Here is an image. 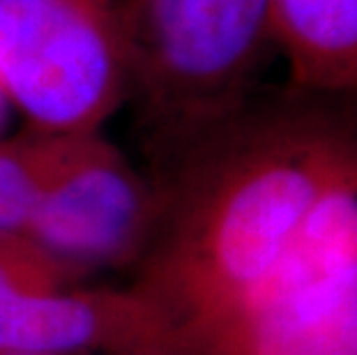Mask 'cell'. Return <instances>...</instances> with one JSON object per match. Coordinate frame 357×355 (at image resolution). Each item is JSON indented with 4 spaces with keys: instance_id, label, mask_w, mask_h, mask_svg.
Returning a JSON list of instances; mask_svg holds the SVG:
<instances>
[{
    "instance_id": "cell-6",
    "label": "cell",
    "mask_w": 357,
    "mask_h": 355,
    "mask_svg": "<svg viewBox=\"0 0 357 355\" xmlns=\"http://www.w3.org/2000/svg\"><path fill=\"white\" fill-rule=\"evenodd\" d=\"M272 33L291 86L357 90V0H272Z\"/></svg>"
},
{
    "instance_id": "cell-4",
    "label": "cell",
    "mask_w": 357,
    "mask_h": 355,
    "mask_svg": "<svg viewBox=\"0 0 357 355\" xmlns=\"http://www.w3.org/2000/svg\"><path fill=\"white\" fill-rule=\"evenodd\" d=\"M159 219L153 178L102 132L51 139L47 176L28 240L70 284L100 270L136 266Z\"/></svg>"
},
{
    "instance_id": "cell-8",
    "label": "cell",
    "mask_w": 357,
    "mask_h": 355,
    "mask_svg": "<svg viewBox=\"0 0 357 355\" xmlns=\"http://www.w3.org/2000/svg\"><path fill=\"white\" fill-rule=\"evenodd\" d=\"M3 107H5V93L0 88V123H3Z\"/></svg>"
},
{
    "instance_id": "cell-7",
    "label": "cell",
    "mask_w": 357,
    "mask_h": 355,
    "mask_svg": "<svg viewBox=\"0 0 357 355\" xmlns=\"http://www.w3.org/2000/svg\"><path fill=\"white\" fill-rule=\"evenodd\" d=\"M49 134L0 141V238H26L51 157Z\"/></svg>"
},
{
    "instance_id": "cell-3",
    "label": "cell",
    "mask_w": 357,
    "mask_h": 355,
    "mask_svg": "<svg viewBox=\"0 0 357 355\" xmlns=\"http://www.w3.org/2000/svg\"><path fill=\"white\" fill-rule=\"evenodd\" d=\"M0 88L33 132H100L129 95L123 0H0Z\"/></svg>"
},
{
    "instance_id": "cell-5",
    "label": "cell",
    "mask_w": 357,
    "mask_h": 355,
    "mask_svg": "<svg viewBox=\"0 0 357 355\" xmlns=\"http://www.w3.org/2000/svg\"><path fill=\"white\" fill-rule=\"evenodd\" d=\"M0 353L176 355L134 289L70 284L26 238H0Z\"/></svg>"
},
{
    "instance_id": "cell-9",
    "label": "cell",
    "mask_w": 357,
    "mask_h": 355,
    "mask_svg": "<svg viewBox=\"0 0 357 355\" xmlns=\"http://www.w3.org/2000/svg\"><path fill=\"white\" fill-rule=\"evenodd\" d=\"M0 355H21V353H0Z\"/></svg>"
},
{
    "instance_id": "cell-1",
    "label": "cell",
    "mask_w": 357,
    "mask_h": 355,
    "mask_svg": "<svg viewBox=\"0 0 357 355\" xmlns=\"http://www.w3.org/2000/svg\"><path fill=\"white\" fill-rule=\"evenodd\" d=\"M129 95L164 164L258 93L272 0H123Z\"/></svg>"
},
{
    "instance_id": "cell-2",
    "label": "cell",
    "mask_w": 357,
    "mask_h": 355,
    "mask_svg": "<svg viewBox=\"0 0 357 355\" xmlns=\"http://www.w3.org/2000/svg\"><path fill=\"white\" fill-rule=\"evenodd\" d=\"M180 355H357V139L261 282Z\"/></svg>"
}]
</instances>
